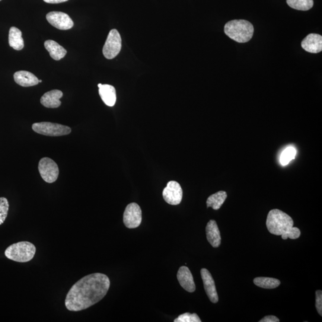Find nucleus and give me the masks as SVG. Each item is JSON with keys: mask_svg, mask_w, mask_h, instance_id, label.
<instances>
[{"mask_svg": "<svg viewBox=\"0 0 322 322\" xmlns=\"http://www.w3.org/2000/svg\"><path fill=\"white\" fill-rule=\"evenodd\" d=\"M0 1H2V0H0Z\"/></svg>", "mask_w": 322, "mask_h": 322, "instance_id": "30", "label": "nucleus"}, {"mask_svg": "<svg viewBox=\"0 0 322 322\" xmlns=\"http://www.w3.org/2000/svg\"><path fill=\"white\" fill-rule=\"evenodd\" d=\"M123 221L127 228H138L142 221L141 208L138 203H131L127 206L124 213Z\"/></svg>", "mask_w": 322, "mask_h": 322, "instance_id": "8", "label": "nucleus"}, {"mask_svg": "<svg viewBox=\"0 0 322 322\" xmlns=\"http://www.w3.org/2000/svg\"><path fill=\"white\" fill-rule=\"evenodd\" d=\"M162 196L166 202L172 205H177L180 204L182 200L183 190L177 181H170L164 189Z\"/></svg>", "mask_w": 322, "mask_h": 322, "instance_id": "9", "label": "nucleus"}, {"mask_svg": "<svg viewBox=\"0 0 322 322\" xmlns=\"http://www.w3.org/2000/svg\"><path fill=\"white\" fill-rule=\"evenodd\" d=\"M14 79L16 82L22 87H28L36 85L39 83L36 76L32 73L25 71H20L15 73Z\"/></svg>", "mask_w": 322, "mask_h": 322, "instance_id": "17", "label": "nucleus"}, {"mask_svg": "<svg viewBox=\"0 0 322 322\" xmlns=\"http://www.w3.org/2000/svg\"><path fill=\"white\" fill-rule=\"evenodd\" d=\"M63 96V92L59 90L48 91L40 99L41 103L47 108H57L61 105L60 98Z\"/></svg>", "mask_w": 322, "mask_h": 322, "instance_id": "14", "label": "nucleus"}, {"mask_svg": "<svg viewBox=\"0 0 322 322\" xmlns=\"http://www.w3.org/2000/svg\"><path fill=\"white\" fill-rule=\"evenodd\" d=\"M9 43L10 46L16 50L24 49V41L22 38V32L18 28L13 27L10 29Z\"/></svg>", "mask_w": 322, "mask_h": 322, "instance_id": "19", "label": "nucleus"}, {"mask_svg": "<svg viewBox=\"0 0 322 322\" xmlns=\"http://www.w3.org/2000/svg\"><path fill=\"white\" fill-rule=\"evenodd\" d=\"M260 322H279V319L275 315H267V316L264 317Z\"/></svg>", "mask_w": 322, "mask_h": 322, "instance_id": "27", "label": "nucleus"}, {"mask_svg": "<svg viewBox=\"0 0 322 322\" xmlns=\"http://www.w3.org/2000/svg\"><path fill=\"white\" fill-rule=\"evenodd\" d=\"M287 4L298 11H307L313 8V0H286Z\"/></svg>", "mask_w": 322, "mask_h": 322, "instance_id": "22", "label": "nucleus"}, {"mask_svg": "<svg viewBox=\"0 0 322 322\" xmlns=\"http://www.w3.org/2000/svg\"><path fill=\"white\" fill-rule=\"evenodd\" d=\"M177 279L180 285L186 291L193 292L195 291L196 286L194 284L193 277L189 268L181 266L177 273Z\"/></svg>", "mask_w": 322, "mask_h": 322, "instance_id": "12", "label": "nucleus"}, {"mask_svg": "<svg viewBox=\"0 0 322 322\" xmlns=\"http://www.w3.org/2000/svg\"><path fill=\"white\" fill-rule=\"evenodd\" d=\"M44 47L50 53L54 60H60L64 57L67 51L62 46L53 40H47L44 43Z\"/></svg>", "mask_w": 322, "mask_h": 322, "instance_id": "18", "label": "nucleus"}, {"mask_svg": "<svg viewBox=\"0 0 322 322\" xmlns=\"http://www.w3.org/2000/svg\"><path fill=\"white\" fill-rule=\"evenodd\" d=\"M266 226L270 234L282 236L283 240L288 239V234L294 227V221L287 213L274 209L268 213Z\"/></svg>", "mask_w": 322, "mask_h": 322, "instance_id": "2", "label": "nucleus"}, {"mask_svg": "<svg viewBox=\"0 0 322 322\" xmlns=\"http://www.w3.org/2000/svg\"><path fill=\"white\" fill-rule=\"evenodd\" d=\"M301 47L309 53H320L322 51V37L317 34H309L302 40Z\"/></svg>", "mask_w": 322, "mask_h": 322, "instance_id": "13", "label": "nucleus"}, {"mask_svg": "<svg viewBox=\"0 0 322 322\" xmlns=\"http://www.w3.org/2000/svg\"><path fill=\"white\" fill-rule=\"evenodd\" d=\"M48 22L60 30H68L74 27V22L68 15L60 12H52L46 16Z\"/></svg>", "mask_w": 322, "mask_h": 322, "instance_id": "10", "label": "nucleus"}, {"mask_svg": "<svg viewBox=\"0 0 322 322\" xmlns=\"http://www.w3.org/2000/svg\"><path fill=\"white\" fill-rule=\"evenodd\" d=\"M207 240L213 248H218L221 244V235L215 221H210L206 227Z\"/></svg>", "mask_w": 322, "mask_h": 322, "instance_id": "15", "label": "nucleus"}, {"mask_svg": "<svg viewBox=\"0 0 322 322\" xmlns=\"http://www.w3.org/2000/svg\"><path fill=\"white\" fill-rule=\"evenodd\" d=\"M254 27L245 20L229 21L225 26V33L232 40L240 43L248 42L254 34Z\"/></svg>", "mask_w": 322, "mask_h": 322, "instance_id": "3", "label": "nucleus"}, {"mask_svg": "<svg viewBox=\"0 0 322 322\" xmlns=\"http://www.w3.org/2000/svg\"><path fill=\"white\" fill-rule=\"evenodd\" d=\"M174 322H201L196 313H186L181 314L174 320Z\"/></svg>", "mask_w": 322, "mask_h": 322, "instance_id": "25", "label": "nucleus"}, {"mask_svg": "<svg viewBox=\"0 0 322 322\" xmlns=\"http://www.w3.org/2000/svg\"><path fill=\"white\" fill-rule=\"evenodd\" d=\"M32 128L40 135L50 137L65 136L71 133V129L68 126L49 122L34 123Z\"/></svg>", "mask_w": 322, "mask_h": 322, "instance_id": "5", "label": "nucleus"}, {"mask_svg": "<svg viewBox=\"0 0 322 322\" xmlns=\"http://www.w3.org/2000/svg\"><path fill=\"white\" fill-rule=\"evenodd\" d=\"M254 284L260 288L274 289L280 284L279 280L272 277H259L254 279Z\"/></svg>", "mask_w": 322, "mask_h": 322, "instance_id": "21", "label": "nucleus"}, {"mask_svg": "<svg viewBox=\"0 0 322 322\" xmlns=\"http://www.w3.org/2000/svg\"><path fill=\"white\" fill-rule=\"evenodd\" d=\"M122 47V40L119 31L112 30L103 48V54L108 59L115 58L120 52Z\"/></svg>", "mask_w": 322, "mask_h": 322, "instance_id": "7", "label": "nucleus"}, {"mask_svg": "<svg viewBox=\"0 0 322 322\" xmlns=\"http://www.w3.org/2000/svg\"><path fill=\"white\" fill-rule=\"evenodd\" d=\"M227 197V193L225 191H219L208 197L206 200L207 207H212L213 209L218 210L221 208Z\"/></svg>", "mask_w": 322, "mask_h": 322, "instance_id": "20", "label": "nucleus"}, {"mask_svg": "<svg viewBox=\"0 0 322 322\" xmlns=\"http://www.w3.org/2000/svg\"><path fill=\"white\" fill-rule=\"evenodd\" d=\"M315 307H316L318 314L322 315V292L320 290L315 292Z\"/></svg>", "mask_w": 322, "mask_h": 322, "instance_id": "26", "label": "nucleus"}, {"mask_svg": "<svg viewBox=\"0 0 322 322\" xmlns=\"http://www.w3.org/2000/svg\"><path fill=\"white\" fill-rule=\"evenodd\" d=\"M98 92L102 100L108 106H114L116 103L117 94L116 88L113 85L98 84Z\"/></svg>", "mask_w": 322, "mask_h": 322, "instance_id": "16", "label": "nucleus"}, {"mask_svg": "<svg viewBox=\"0 0 322 322\" xmlns=\"http://www.w3.org/2000/svg\"><path fill=\"white\" fill-rule=\"evenodd\" d=\"M36 253V248L31 242H18L9 246L5 251V256L8 259L19 263H27L33 259Z\"/></svg>", "mask_w": 322, "mask_h": 322, "instance_id": "4", "label": "nucleus"}, {"mask_svg": "<svg viewBox=\"0 0 322 322\" xmlns=\"http://www.w3.org/2000/svg\"><path fill=\"white\" fill-rule=\"evenodd\" d=\"M38 170L41 177L47 183L55 182L59 177L58 165L49 158L46 157L41 159L38 164Z\"/></svg>", "mask_w": 322, "mask_h": 322, "instance_id": "6", "label": "nucleus"}, {"mask_svg": "<svg viewBox=\"0 0 322 322\" xmlns=\"http://www.w3.org/2000/svg\"><path fill=\"white\" fill-rule=\"evenodd\" d=\"M9 208L8 200L5 197H0V225H3L7 218Z\"/></svg>", "mask_w": 322, "mask_h": 322, "instance_id": "24", "label": "nucleus"}, {"mask_svg": "<svg viewBox=\"0 0 322 322\" xmlns=\"http://www.w3.org/2000/svg\"><path fill=\"white\" fill-rule=\"evenodd\" d=\"M110 284L109 277L103 273H92L82 277L67 294L66 308L71 311H79L91 307L107 294Z\"/></svg>", "mask_w": 322, "mask_h": 322, "instance_id": "1", "label": "nucleus"}, {"mask_svg": "<svg viewBox=\"0 0 322 322\" xmlns=\"http://www.w3.org/2000/svg\"><path fill=\"white\" fill-rule=\"evenodd\" d=\"M296 154V149L293 147L286 148L283 152L281 157H280V161L282 165H288L290 161L295 159Z\"/></svg>", "mask_w": 322, "mask_h": 322, "instance_id": "23", "label": "nucleus"}, {"mask_svg": "<svg viewBox=\"0 0 322 322\" xmlns=\"http://www.w3.org/2000/svg\"><path fill=\"white\" fill-rule=\"evenodd\" d=\"M203 280L204 289L208 295L210 301L213 303H217L219 301V296L216 288L215 282L213 280L211 274L206 269L200 270Z\"/></svg>", "mask_w": 322, "mask_h": 322, "instance_id": "11", "label": "nucleus"}, {"mask_svg": "<svg viewBox=\"0 0 322 322\" xmlns=\"http://www.w3.org/2000/svg\"><path fill=\"white\" fill-rule=\"evenodd\" d=\"M67 1H68V0H44V2L50 3V4H58V3L66 2Z\"/></svg>", "mask_w": 322, "mask_h": 322, "instance_id": "28", "label": "nucleus"}, {"mask_svg": "<svg viewBox=\"0 0 322 322\" xmlns=\"http://www.w3.org/2000/svg\"><path fill=\"white\" fill-rule=\"evenodd\" d=\"M38 82H42V80H38Z\"/></svg>", "mask_w": 322, "mask_h": 322, "instance_id": "29", "label": "nucleus"}]
</instances>
